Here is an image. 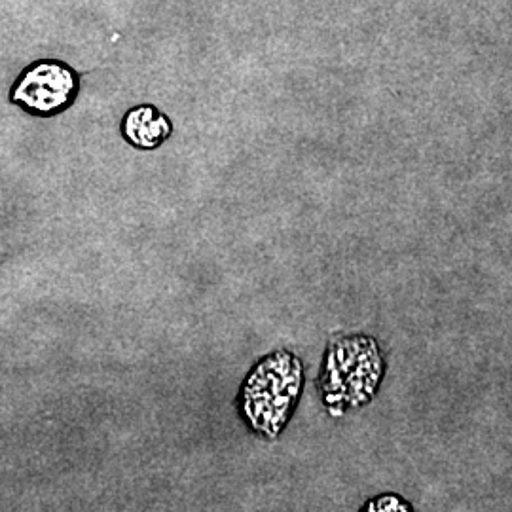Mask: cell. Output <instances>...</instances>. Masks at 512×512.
I'll return each mask as SVG.
<instances>
[{"label": "cell", "mask_w": 512, "mask_h": 512, "mask_svg": "<svg viewBox=\"0 0 512 512\" xmlns=\"http://www.w3.org/2000/svg\"><path fill=\"white\" fill-rule=\"evenodd\" d=\"M304 387V368L289 351L262 359L239 391V416L262 439H275L293 416Z\"/></svg>", "instance_id": "6da1fadb"}, {"label": "cell", "mask_w": 512, "mask_h": 512, "mask_svg": "<svg viewBox=\"0 0 512 512\" xmlns=\"http://www.w3.org/2000/svg\"><path fill=\"white\" fill-rule=\"evenodd\" d=\"M380 346L370 336L332 340L319 376V391L332 416L368 403L384 378Z\"/></svg>", "instance_id": "7a4b0ae2"}, {"label": "cell", "mask_w": 512, "mask_h": 512, "mask_svg": "<svg viewBox=\"0 0 512 512\" xmlns=\"http://www.w3.org/2000/svg\"><path fill=\"white\" fill-rule=\"evenodd\" d=\"M82 90V76L61 59L27 65L10 88V103L35 118H54L71 109Z\"/></svg>", "instance_id": "3957f363"}, {"label": "cell", "mask_w": 512, "mask_h": 512, "mask_svg": "<svg viewBox=\"0 0 512 512\" xmlns=\"http://www.w3.org/2000/svg\"><path fill=\"white\" fill-rule=\"evenodd\" d=\"M120 133L129 147L152 152L173 135V122L154 105H137L124 114Z\"/></svg>", "instance_id": "277c9868"}, {"label": "cell", "mask_w": 512, "mask_h": 512, "mask_svg": "<svg viewBox=\"0 0 512 512\" xmlns=\"http://www.w3.org/2000/svg\"><path fill=\"white\" fill-rule=\"evenodd\" d=\"M365 511H376V512H410L412 507L401 499L399 495L385 494L372 499L368 503V507H365Z\"/></svg>", "instance_id": "5b68a950"}]
</instances>
